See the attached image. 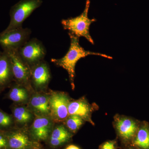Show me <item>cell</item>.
<instances>
[{
	"label": "cell",
	"mask_w": 149,
	"mask_h": 149,
	"mask_svg": "<svg viewBox=\"0 0 149 149\" xmlns=\"http://www.w3.org/2000/svg\"><path fill=\"white\" fill-rule=\"evenodd\" d=\"M70 38V46L67 52L62 58H52L51 61L57 66L61 67L67 71L69 75L70 82L72 90H74L75 76V67L77 61L80 59L90 55H97L111 59L110 56L100 53L94 52L85 50L79 43V38L68 32Z\"/></svg>",
	"instance_id": "obj_1"
},
{
	"label": "cell",
	"mask_w": 149,
	"mask_h": 149,
	"mask_svg": "<svg viewBox=\"0 0 149 149\" xmlns=\"http://www.w3.org/2000/svg\"><path fill=\"white\" fill-rule=\"evenodd\" d=\"M90 3V0H87L84 10L80 15L76 17L62 19L61 23L63 29L68 30L69 33L78 38L85 37L91 44L94 45V40L90 34V28L91 24L96 22V19L88 17Z\"/></svg>",
	"instance_id": "obj_2"
},
{
	"label": "cell",
	"mask_w": 149,
	"mask_h": 149,
	"mask_svg": "<svg viewBox=\"0 0 149 149\" xmlns=\"http://www.w3.org/2000/svg\"><path fill=\"white\" fill-rule=\"evenodd\" d=\"M113 125L122 149L131 144L139 129L140 123L132 118L117 114L113 117Z\"/></svg>",
	"instance_id": "obj_3"
},
{
	"label": "cell",
	"mask_w": 149,
	"mask_h": 149,
	"mask_svg": "<svg viewBox=\"0 0 149 149\" xmlns=\"http://www.w3.org/2000/svg\"><path fill=\"white\" fill-rule=\"evenodd\" d=\"M42 0H21L13 8L9 25L3 33L22 27L24 20L42 5Z\"/></svg>",
	"instance_id": "obj_4"
},
{
	"label": "cell",
	"mask_w": 149,
	"mask_h": 149,
	"mask_svg": "<svg viewBox=\"0 0 149 149\" xmlns=\"http://www.w3.org/2000/svg\"><path fill=\"white\" fill-rule=\"evenodd\" d=\"M6 52L10 60L13 77L16 83L34 91L31 84L30 67L20 57L17 50L8 49Z\"/></svg>",
	"instance_id": "obj_5"
},
{
	"label": "cell",
	"mask_w": 149,
	"mask_h": 149,
	"mask_svg": "<svg viewBox=\"0 0 149 149\" xmlns=\"http://www.w3.org/2000/svg\"><path fill=\"white\" fill-rule=\"evenodd\" d=\"M50 117L55 123H63L69 116L68 105L72 100L68 94L61 91H50Z\"/></svg>",
	"instance_id": "obj_6"
},
{
	"label": "cell",
	"mask_w": 149,
	"mask_h": 149,
	"mask_svg": "<svg viewBox=\"0 0 149 149\" xmlns=\"http://www.w3.org/2000/svg\"><path fill=\"white\" fill-rule=\"evenodd\" d=\"M17 51L20 57L30 67L44 60L46 55L42 43L35 38L27 41Z\"/></svg>",
	"instance_id": "obj_7"
},
{
	"label": "cell",
	"mask_w": 149,
	"mask_h": 149,
	"mask_svg": "<svg viewBox=\"0 0 149 149\" xmlns=\"http://www.w3.org/2000/svg\"><path fill=\"white\" fill-rule=\"evenodd\" d=\"M5 133L8 149H28L41 143L32 139L28 128L15 127Z\"/></svg>",
	"instance_id": "obj_8"
},
{
	"label": "cell",
	"mask_w": 149,
	"mask_h": 149,
	"mask_svg": "<svg viewBox=\"0 0 149 149\" xmlns=\"http://www.w3.org/2000/svg\"><path fill=\"white\" fill-rule=\"evenodd\" d=\"M54 123L50 116H35L28 130L32 139L36 142L46 143L52 131Z\"/></svg>",
	"instance_id": "obj_9"
},
{
	"label": "cell",
	"mask_w": 149,
	"mask_h": 149,
	"mask_svg": "<svg viewBox=\"0 0 149 149\" xmlns=\"http://www.w3.org/2000/svg\"><path fill=\"white\" fill-rule=\"evenodd\" d=\"M31 84L35 92H45L51 79L49 67L44 60L31 66Z\"/></svg>",
	"instance_id": "obj_10"
},
{
	"label": "cell",
	"mask_w": 149,
	"mask_h": 149,
	"mask_svg": "<svg viewBox=\"0 0 149 149\" xmlns=\"http://www.w3.org/2000/svg\"><path fill=\"white\" fill-rule=\"evenodd\" d=\"M30 29L23 27L1 34L0 45L8 49L17 50L29 40Z\"/></svg>",
	"instance_id": "obj_11"
},
{
	"label": "cell",
	"mask_w": 149,
	"mask_h": 149,
	"mask_svg": "<svg viewBox=\"0 0 149 149\" xmlns=\"http://www.w3.org/2000/svg\"><path fill=\"white\" fill-rule=\"evenodd\" d=\"M98 109L99 107L97 104H90L85 97L77 100H71L68 107L69 115L79 116L85 122H88L93 125H95V123L92 120V114Z\"/></svg>",
	"instance_id": "obj_12"
},
{
	"label": "cell",
	"mask_w": 149,
	"mask_h": 149,
	"mask_svg": "<svg viewBox=\"0 0 149 149\" xmlns=\"http://www.w3.org/2000/svg\"><path fill=\"white\" fill-rule=\"evenodd\" d=\"M27 107L35 116H50L49 93L34 91L31 95Z\"/></svg>",
	"instance_id": "obj_13"
},
{
	"label": "cell",
	"mask_w": 149,
	"mask_h": 149,
	"mask_svg": "<svg viewBox=\"0 0 149 149\" xmlns=\"http://www.w3.org/2000/svg\"><path fill=\"white\" fill-rule=\"evenodd\" d=\"M73 136L63 124L54 125L46 143L51 149H58L70 142Z\"/></svg>",
	"instance_id": "obj_14"
},
{
	"label": "cell",
	"mask_w": 149,
	"mask_h": 149,
	"mask_svg": "<svg viewBox=\"0 0 149 149\" xmlns=\"http://www.w3.org/2000/svg\"><path fill=\"white\" fill-rule=\"evenodd\" d=\"M12 110L15 125L17 128H28L35 119V114L25 105L16 104Z\"/></svg>",
	"instance_id": "obj_15"
},
{
	"label": "cell",
	"mask_w": 149,
	"mask_h": 149,
	"mask_svg": "<svg viewBox=\"0 0 149 149\" xmlns=\"http://www.w3.org/2000/svg\"><path fill=\"white\" fill-rule=\"evenodd\" d=\"M34 91L17 83L11 88L8 93L9 98L17 104L26 105L28 104L31 95Z\"/></svg>",
	"instance_id": "obj_16"
},
{
	"label": "cell",
	"mask_w": 149,
	"mask_h": 149,
	"mask_svg": "<svg viewBox=\"0 0 149 149\" xmlns=\"http://www.w3.org/2000/svg\"><path fill=\"white\" fill-rule=\"evenodd\" d=\"M130 145L139 149H149V125L148 123H140L138 131Z\"/></svg>",
	"instance_id": "obj_17"
},
{
	"label": "cell",
	"mask_w": 149,
	"mask_h": 149,
	"mask_svg": "<svg viewBox=\"0 0 149 149\" xmlns=\"http://www.w3.org/2000/svg\"><path fill=\"white\" fill-rule=\"evenodd\" d=\"M13 78L10 60L6 53L0 56V88L6 87Z\"/></svg>",
	"instance_id": "obj_18"
},
{
	"label": "cell",
	"mask_w": 149,
	"mask_h": 149,
	"mask_svg": "<svg viewBox=\"0 0 149 149\" xmlns=\"http://www.w3.org/2000/svg\"><path fill=\"white\" fill-rule=\"evenodd\" d=\"M82 118L76 115H69L63 122V125L70 133L75 134L85 123Z\"/></svg>",
	"instance_id": "obj_19"
},
{
	"label": "cell",
	"mask_w": 149,
	"mask_h": 149,
	"mask_svg": "<svg viewBox=\"0 0 149 149\" xmlns=\"http://www.w3.org/2000/svg\"><path fill=\"white\" fill-rule=\"evenodd\" d=\"M15 125L13 116L0 110V130L6 131L13 128Z\"/></svg>",
	"instance_id": "obj_20"
},
{
	"label": "cell",
	"mask_w": 149,
	"mask_h": 149,
	"mask_svg": "<svg viewBox=\"0 0 149 149\" xmlns=\"http://www.w3.org/2000/svg\"><path fill=\"white\" fill-rule=\"evenodd\" d=\"M118 141L116 138L114 140L105 141L99 146L98 149H121L118 146Z\"/></svg>",
	"instance_id": "obj_21"
},
{
	"label": "cell",
	"mask_w": 149,
	"mask_h": 149,
	"mask_svg": "<svg viewBox=\"0 0 149 149\" xmlns=\"http://www.w3.org/2000/svg\"><path fill=\"white\" fill-rule=\"evenodd\" d=\"M0 149H8L5 131L0 130Z\"/></svg>",
	"instance_id": "obj_22"
},
{
	"label": "cell",
	"mask_w": 149,
	"mask_h": 149,
	"mask_svg": "<svg viewBox=\"0 0 149 149\" xmlns=\"http://www.w3.org/2000/svg\"><path fill=\"white\" fill-rule=\"evenodd\" d=\"M64 149H81L80 148L76 145H73V144H70L67 146Z\"/></svg>",
	"instance_id": "obj_23"
},
{
	"label": "cell",
	"mask_w": 149,
	"mask_h": 149,
	"mask_svg": "<svg viewBox=\"0 0 149 149\" xmlns=\"http://www.w3.org/2000/svg\"><path fill=\"white\" fill-rule=\"evenodd\" d=\"M28 149H45L43 146H42L41 143L38 144L37 146H35L32 147V148H30Z\"/></svg>",
	"instance_id": "obj_24"
},
{
	"label": "cell",
	"mask_w": 149,
	"mask_h": 149,
	"mask_svg": "<svg viewBox=\"0 0 149 149\" xmlns=\"http://www.w3.org/2000/svg\"><path fill=\"white\" fill-rule=\"evenodd\" d=\"M122 149H139L136 148V147L133 146L131 145H128L126 146L123 147Z\"/></svg>",
	"instance_id": "obj_25"
},
{
	"label": "cell",
	"mask_w": 149,
	"mask_h": 149,
	"mask_svg": "<svg viewBox=\"0 0 149 149\" xmlns=\"http://www.w3.org/2000/svg\"></svg>",
	"instance_id": "obj_26"
}]
</instances>
